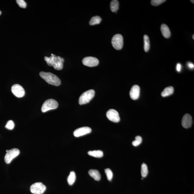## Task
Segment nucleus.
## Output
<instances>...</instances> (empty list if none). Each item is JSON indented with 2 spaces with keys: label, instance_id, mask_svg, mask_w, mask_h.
Instances as JSON below:
<instances>
[{
  "label": "nucleus",
  "instance_id": "obj_1",
  "mask_svg": "<svg viewBox=\"0 0 194 194\" xmlns=\"http://www.w3.org/2000/svg\"><path fill=\"white\" fill-rule=\"evenodd\" d=\"M44 59L47 62V65L53 67L54 69L57 70H61L63 68V63L65 60L64 58L60 56H56L52 54L49 57H45Z\"/></svg>",
  "mask_w": 194,
  "mask_h": 194
},
{
  "label": "nucleus",
  "instance_id": "obj_2",
  "mask_svg": "<svg viewBox=\"0 0 194 194\" xmlns=\"http://www.w3.org/2000/svg\"><path fill=\"white\" fill-rule=\"evenodd\" d=\"M39 75L40 76L49 84L55 86H59L61 85V80L54 74L50 72H41Z\"/></svg>",
  "mask_w": 194,
  "mask_h": 194
},
{
  "label": "nucleus",
  "instance_id": "obj_3",
  "mask_svg": "<svg viewBox=\"0 0 194 194\" xmlns=\"http://www.w3.org/2000/svg\"><path fill=\"white\" fill-rule=\"evenodd\" d=\"M95 93V91L93 90H90L84 92L79 97V104L82 105L89 103L94 97Z\"/></svg>",
  "mask_w": 194,
  "mask_h": 194
},
{
  "label": "nucleus",
  "instance_id": "obj_4",
  "mask_svg": "<svg viewBox=\"0 0 194 194\" xmlns=\"http://www.w3.org/2000/svg\"><path fill=\"white\" fill-rule=\"evenodd\" d=\"M58 103L53 99H49L46 100L41 107V111L43 113L47 112L50 110L55 109L58 107Z\"/></svg>",
  "mask_w": 194,
  "mask_h": 194
},
{
  "label": "nucleus",
  "instance_id": "obj_5",
  "mask_svg": "<svg viewBox=\"0 0 194 194\" xmlns=\"http://www.w3.org/2000/svg\"><path fill=\"white\" fill-rule=\"evenodd\" d=\"M111 44L115 49L120 50L122 49L123 45V37L122 35L117 34L114 35L111 40Z\"/></svg>",
  "mask_w": 194,
  "mask_h": 194
},
{
  "label": "nucleus",
  "instance_id": "obj_6",
  "mask_svg": "<svg viewBox=\"0 0 194 194\" xmlns=\"http://www.w3.org/2000/svg\"><path fill=\"white\" fill-rule=\"evenodd\" d=\"M30 191L33 194H42L46 189V187L41 182L35 183L30 187Z\"/></svg>",
  "mask_w": 194,
  "mask_h": 194
},
{
  "label": "nucleus",
  "instance_id": "obj_7",
  "mask_svg": "<svg viewBox=\"0 0 194 194\" xmlns=\"http://www.w3.org/2000/svg\"><path fill=\"white\" fill-rule=\"evenodd\" d=\"M20 153L19 149L16 148L12 149L7 152L5 157V162L7 164H9L13 159L17 156Z\"/></svg>",
  "mask_w": 194,
  "mask_h": 194
},
{
  "label": "nucleus",
  "instance_id": "obj_8",
  "mask_svg": "<svg viewBox=\"0 0 194 194\" xmlns=\"http://www.w3.org/2000/svg\"><path fill=\"white\" fill-rule=\"evenodd\" d=\"M82 63L86 66L93 67L99 65V61L97 58L95 57H88L83 59Z\"/></svg>",
  "mask_w": 194,
  "mask_h": 194
},
{
  "label": "nucleus",
  "instance_id": "obj_9",
  "mask_svg": "<svg viewBox=\"0 0 194 194\" xmlns=\"http://www.w3.org/2000/svg\"><path fill=\"white\" fill-rule=\"evenodd\" d=\"M12 93L17 97H22L25 95V91L23 87L19 84H15L11 88Z\"/></svg>",
  "mask_w": 194,
  "mask_h": 194
},
{
  "label": "nucleus",
  "instance_id": "obj_10",
  "mask_svg": "<svg viewBox=\"0 0 194 194\" xmlns=\"http://www.w3.org/2000/svg\"><path fill=\"white\" fill-rule=\"evenodd\" d=\"M106 115L110 121L115 123L119 122L120 118L119 114L116 110L111 109L107 111Z\"/></svg>",
  "mask_w": 194,
  "mask_h": 194
},
{
  "label": "nucleus",
  "instance_id": "obj_11",
  "mask_svg": "<svg viewBox=\"0 0 194 194\" xmlns=\"http://www.w3.org/2000/svg\"><path fill=\"white\" fill-rule=\"evenodd\" d=\"M91 131V128L89 127H82L75 130L74 131L73 135L75 137H78L90 133Z\"/></svg>",
  "mask_w": 194,
  "mask_h": 194
},
{
  "label": "nucleus",
  "instance_id": "obj_12",
  "mask_svg": "<svg viewBox=\"0 0 194 194\" xmlns=\"http://www.w3.org/2000/svg\"><path fill=\"white\" fill-rule=\"evenodd\" d=\"M140 89L137 85H135L131 88L129 95L132 100H136L139 98L140 95Z\"/></svg>",
  "mask_w": 194,
  "mask_h": 194
},
{
  "label": "nucleus",
  "instance_id": "obj_13",
  "mask_svg": "<svg viewBox=\"0 0 194 194\" xmlns=\"http://www.w3.org/2000/svg\"><path fill=\"white\" fill-rule=\"evenodd\" d=\"M192 119L191 116L188 114L184 115L181 121L183 127L185 128H188L192 126Z\"/></svg>",
  "mask_w": 194,
  "mask_h": 194
},
{
  "label": "nucleus",
  "instance_id": "obj_14",
  "mask_svg": "<svg viewBox=\"0 0 194 194\" xmlns=\"http://www.w3.org/2000/svg\"><path fill=\"white\" fill-rule=\"evenodd\" d=\"M161 31L163 35L165 38H169L171 35V33L168 26L163 24L161 26Z\"/></svg>",
  "mask_w": 194,
  "mask_h": 194
},
{
  "label": "nucleus",
  "instance_id": "obj_15",
  "mask_svg": "<svg viewBox=\"0 0 194 194\" xmlns=\"http://www.w3.org/2000/svg\"><path fill=\"white\" fill-rule=\"evenodd\" d=\"M89 174L96 181H99L101 179V175L97 170L91 169L89 171Z\"/></svg>",
  "mask_w": 194,
  "mask_h": 194
},
{
  "label": "nucleus",
  "instance_id": "obj_16",
  "mask_svg": "<svg viewBox=\"0 0 194 194\" xmlns=\"http://www.w3.org/2000/svg\"><path fill=\"white\" fill-rule=\"evenodd\" d=\"M174 91V88L172 86H170L165 88L161 93L163 97H167L172 94Z\"/></svg>",
  "mask_w": 194,
  "mask_h": 194
},
{
  "label": "nucleus",
  "instance_id": "obj_17",
  "mask_svg": "<svg viewBox=\"0 0 194 194\" xmlns=\"http://www.w3.org/2000/svg\"><path fill=\"white\" fill-rule=\"evenodd\" d=\"M88 154L90 156L97 158H100L103 156V152L101 150L90 151L88 152Z\"/></svg>",
  "mask_w": 194,
  "mask_h": 194
},
{
  "label": "nucleus",
  "instance_id": "obj_18",
  "mask_svg": "<svg viewBox=\"0 0 194 194\" xmlns=\"http://www.w3.org/2000/svg\"><path fill=\"white\" fill-rule=\"evenodd\" d=\"M144 42V49L145 52H147L149 51L150 48V42L149 36L147 35H145L143 36Z\"/></svg>",
  "mask_w": 194,
  "mask_h": 194
},
{
  "label": "nucleus",
  "instance_id": "obj_19",
  "mask_svg": "<svg viewBox=\"0 0 194 194\" xmlns=\"http://www.w3.org/2000/svg\"><path fill=\"white\" fill-rule=\"evenodd\" d=\"M76 179V175L74 171H71L68 177L67 181L69 185H72L75 182Z\"/></svg>",
  "mask_w": 194,
  "mask_h": 194
},
{
  "label": "nucleus",
  "instance_id": "obj_20",
  "mask_svg": "<svg viewBox=\"0 0 194 194\" xmlns=\"http://www.w3.org/2000/svg\"><path fill=\"white\" fill-rule=\"evenodd\" d=\"M110 6H111V10L112 12H116L119 9V3L118 1L113 0V1H111Z\"/></svg>",
  "mask_w": 194,
  "mask_h": 194
},
{
  "label": "nucleus",
  "instance_id": "obj_21",
  "mask_svg": "<svg viewBox=\"0 0 194 194\" xmlns=\"http://www.w3.org/2000/svg\"><path fill=\"white\" fill-rule=\"evenodd\" d=\"M101 18L99 16H95L93 17L91 19L89 24L90 25H97L99 24L101 22Z\"/></svg>",
  "mask_w": 194,
  "mask_h": 194
},
{
  "label": "nucleus",
  "instance_id": "obj_22",
  "mask_svg": "<svg viewBox=\"0 0 194 194\" xmlns=\"http://www.w3.org/2000/svg\"><path fill=\"white\" fill-rule=\"evenodd\" d=\"M148 170L147 166L145 163H143L141 166V173L142 176L143 178H145L148 174Z\"/></svg>",
  "mask_w": 194,
  "mask_h": 194
},
{
  "label": "nucleus",
  "instance_id": "obj_23",
  "mask_svg": "<svg viewBox=\"0 0 194 194\" xmlns=\"http://www.w3.org/2000/svg\"><path fill=\"white\" fill-rule=\"evenodd\" d=\"M142 141V138L140 136H137L135 137V140L132 142V144L133 146H137L141 143Z\"/></svg>",
  "mask_w": 194,
  "mask_h": 194
},
{
  "label": "nucleus",
  "instance_id": "obj_24",
  "mask_svg": "<svg viewBox=\"0 0 194 194\" xmlns=\"http://www.w3.org/2000/svg\"><path fill=\"white\" fill-rule=\"evenodd\" d=\"M105 171L107 175V179L109 181H111L113 177V173L112 171L110 169L107 168L105 169Z\"/></svg>",
  "mask_w": 194,
  "mask_h": 194
},
{
  "label": "nucleus",
  "instance_id": "obj_25",
  "mask_svg": "<svg viewBox=\"0 0 194 194\" xmlns=\"http://www.w3.org/2000/svg\"><path fill=\"white\" fill-rule=\"evenodd\" d=\"M15 124L12 120H10L7 122L5 127L8 129L12 130L14 128Z\"/></svg>",
  "mask_w": 194,
  "mask_h": 194
},
{
  "label": "nucleus",
  "instance_id": "obj_26",
  "mask_svg": "<svg viewBox=\"0 0 194 194\" xmlns=\"http://www.w3.org/2000/svg\"><path fill=\"white\" fill-rule=\"evenodd\" d=\"M166 1L165 0H152L151 2V3L153 6H156L161 5V3L165 2Z\"/></svg>",
  "mask_w": 194,
  "mask_h": 194
},
{
  "label": "nucleus",
  "instance_id": "obj_27",
  "mask_svg": "<svg viewBox=\"0 0 194 194\" xmlns=\"http://www.w3.org/2000/svg\"><path fill=\"white\" fill-rule=\"evenodd\" d=\"M16 2L17 3L18 5L21 8H26L27 6V4L23 0H17Z\"/></svg>",
  "mask_w": 194,
  "mask_h": 194
},
{
  "label": "nucleus",
  "instance_id": "obj_28",
  "mask_svg": "<svg viewBox=\"0 0 194 194\" xmlns=\"http://www.w3.org/2000/svg\"><path fill=\"white\" fill-rule=\"evenodd\" d=\"M181 64L178 63L177 64L176 69L177 70L178 72H181Z\"/></svg>",
  "mask_w": 194,
  "mask_h": 194
},
{
  "label": "nucleus",
  "instance_id": "obj_29",
  "mask_svg": "<svg viewBox=\"0 0 194 194\" xmlns=\"http://www.w3.org/2000/svg\"><path fill=\"white\" fill-rule=\"evenodd\" d=\"M187 66L190 69H194V65L191 62H188L187 63Z\"/></svg>",
  "mask_w": 194,
  "mask_h": 194
},
{
  "label": "nucleus",
  "instance_id": "obj_30",
  "mask_svg": "<svg viewBox=\"0 0 194 194\" xmlns=\"http://www.w3.org/2000/svg\"><path fill=\"white\" fill-rule=\"evenodd\" d=\"M191 2L192 3H193L194 4V1H191Z\"/></svg>",
  "mask_w": 194,
  "mask_h": 194
},
{
  "label": "nucleus",
  "instance_id": "obj_31",
  "mask_svg": "<svg viewBox=\"0 0 194 194\" xmlns=\"http://www.w3.org/2000/svg\"><path fill=\"white\" fill-rule=\"evenodd\" d=\"M194 35H193L192 36V37L193 39H194Z\"/></svg>",
  "mask_w": 194,
  "mask_h": 194
},
{
  "label": "nucleus",
  "instance_id": "obj_32",
  "mask_svg": "<svg viewBox=\"0 0 194 194\" xmlns=\"http://www.w3.org/2000/svg\"><path fill=\"white\" fill-rule=\"evenodd\" d=\"M1 14V11H0V15Z\"/></svg>",
  "mask_w": 194,
  "mask_h": 194
}]
</instances>
